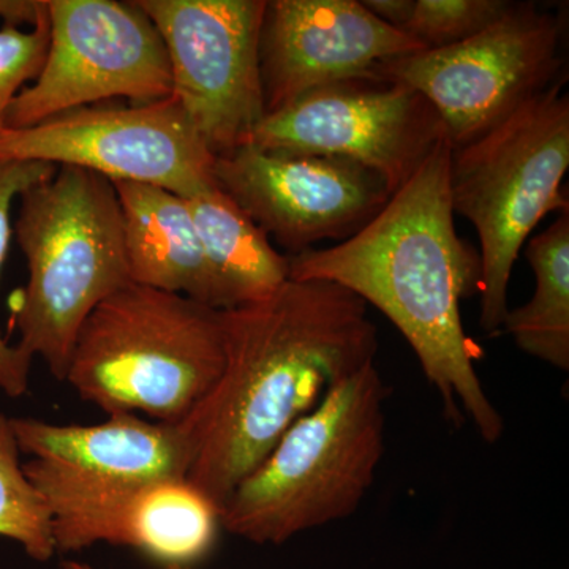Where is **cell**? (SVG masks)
<instances>
[{"mask_svg": "<svg viewBox=\"0 0 569 569\" xmlns=\"http://www.w3.org/2000/svg\"><path fill=\"white\" fill-rule=\"evenodd\" d=\"M0 160L92 171L112 182L163 187L183 198L216 183V156L174 99L89 104L0 134Z\"/></svg>", "mask_w": 569, "mask_h": 569, "instance_id": "obj_10", "label": "cell"}, {"mask_svg": "<svg viewBox=\"0 0 569 569\" xmlns=\"http://www.w3.org/2000/svg\"><path fill=\"white\" fill-rule=\"evenodd\" d=\"M220 313L222 373L179 426L192 447L187 481L222 511L299 418L376 361L378 331L361 298L326 280L290 279Z\"/></svg>", "mask_w": 569, "mask_h": 569, "instance_id": "obj_1", "label": "cell"}, {"mask_svg": "<svg viewBox=\"0 0 569 569\" xmlns=\"http://www.w3.org/2000/svg\"><path fill=\"white\" fill-rule=\"evenodd\" d=\"M20 456L11 418L0 413V537L20 542L31 559L48 561L56 553L51 512Z\"/></svg>", "mask_w": 569, "mask_h": 569, "instance_id": "obj_19", "label": "cell"}, {"mask_svg": "<svg viewBox=\"0 0 569 569\" xmlns=\"http://www.w3.org/2000/svg\"><path fill=\"white\" fill-rule=\"evenodd\" d=\"M62 569H96L92 567H89V565L82 563V561L77 560H67L62 563ZM164 569H193L190 567H168Z\"/></svg>", "mask_w": 569, "mask_h": 569, "instance_id": "obj_25", "label": "cell"}, {"mask_svg": "<svg viewBox=\"0 0 569 569\" xmlns=\"http://www.w3.org/2000/svg\"><path fill=\"white\" fill-rule=\"evenodd\" d=\"M361 2L373 17L399 31L406 28L415 6V0H361Z\"/></svg>", "mask_w": 569, "mask_h": 569, "instance_id": "obj_23", "label": "cell"}, {"mask_svg": "<svg viewBox=\"0 0 569 569\" xmlns=\"http://www.w3.org/2000/svg\"><path fill=\"white\" fill-rule=\"evenodd\" d=\"M22 467L50 509L56 552L110 542L164 568H193L216 546L220 509L187 479L126 485L40 459Z\"/></svg>", "mask_w": 569, "mask_h": 569, "instance_id": "obj_12", "label": "cell"}, {"mask_svg": "<svg viewBox=\"0 0 569 569\" xmlns=\"http://www.w3.org/2000/svg\"><path fill=\"white\" fill-rule=\"evenodd\" d=\"M569 97L553 82L515 114L452 149V211L473 224L481 261V316L488 335L503 328L508 287L520 250L550 212L569 211Z\"/></svg>", "mask_w": 569, "mask_h": 569, "instance_id": "obj_6", "label": "cell"}, {"mask_svg": "<svg viewBox=\"0 0 569 569\" xmlns=\"http://www.w3.org/2000/svg\"><path fill=\"white\" fill-rule=\"evenodd\" d=\"M447 137L421 93L377 73L348 78L269 112L249 142L266 152L351 160L399 190Z\"/></svg>", "mask_w": 569, "mask_h": 569, "instance_id": "obj_9", "label": "cell"}, {"mask_svg": "<svg viewBox=\"0 0 569 569\" xmlns=\"http://www.w3.org/2000/svg\"><path fill=\"white\" fill-rule=\"evenodd\" d=\"M422 50L359 0H266L260 31L266 114L316 89L365 77L381 63Z\"/></svg>", "mask_w": 569, "mask_h": 569, "instance_id": "obj_14", "label": "cell"}, {"mask_svg": "<svg viewBox=\"0 0 569 569\" xmlns=\"http://www.w3.org/2000/svg\"><path fill=\"white\" fill-rule=\"evenodd\" d=\"M13 224L28 283L11 301L17 346L66 380L81 326L100 302L132 282L114 182L58 167L18 198Z\"/></svg>", "mask_w": 569, "mask_h": 569, "instance_id": "obj_3", "label": "cell"}, {"mask_svg": "<svg viewBox=\"0 0 569 569\" xmlns=\"http://www.w3.org/2000/svg\"><path fill=\"white\" fill-rule=\"evenodd\" d=\"M44 0H0V20L3 26H32L39 20Z\"/></svg>", "mask_w": 569, "mask_h": 569, "instance_id": "obj_24", "label": "cell"}, {"mask_svg": "<svg viewBox=\"0 0 569 569\" xmlns=\"http://www.w3.org/2000/svg\"><path fill=\"white\" fill-rule=\"evenodd\" d=\"M162 37L171 96L213 156L249 142L264 118L260 31L266 0H137Z\"/></svg>", "mask_w": 569, "mask_h": 569, "instance_id": "obj_11", "label": "cell"}, {"mask_svg": "<svg viewBox=\"0 0 569 569\" xmlns=\"http://www.w3.org/2000/svg\"><path fill=\"white\" fill-rule=\"evenodd\" d=\"M526 257L533 269V296L508 310L505 331L523 353L568 372L569 211L530 239Z\"/></svg>", "mask_w": 569, "mask_h": 569, "instance_id": "obj_18", "label": "cell"}, {"mask_svg": "<svg viewBox=\"0 0 569 569\" xmlns=\"http://www.w3.org/2000/svg\"><path fill=\"white\" fill-rule=\"evenodd\" d=\"M224 365L222 313L187 296L129 283L81 326L66 381L108 415L179 425Z\"/></svg>", "mask_w": 569, "mask_h": 569, "instance_id": "obj_5", "label": "cell"}, {"mask_svg": "<svg viewBox=\"0 0 569 569\" xmlns=\"http://www.w3.org/2000/svg\"><path fill=\"white\" fill-rule=\"evenodd\" d=\"M451 156L443 138L358 233L290 257V279L337 283L377 307L417 355L448 421L459 427L470 419L486 443H497L503 417L479 380V351L460 313L479 290L481 261L456 231Z\"/></svg>", "mask_w": 569, "mask_h": 569, "instance_id": "obj_2", "label": "cell"}, {"mask_svg": "<svg viewBox=\"0 0 569 569\" xmlns=\"http://www.w3.org/2000/svg\"><path fill=\"white\" fill-rule=\"evenodd\" d=\"M561 36L557 14L535 2H512L478 36L400 56L373 73L425 96L440 116L449 144L458 149L561 80Z\"/></svg>", "mask_w": 569, "mask_h": 569, "instance_id": "obj_7", "label": "cell"}, {"mask_svg": "<svg viewBox=\"0 0 569 569\" xmlns=\"http://www.w3.org/2000/svg\"><path fill=\"white\" fill-rule=\"evenodd\" d=\"M132 282L217 307L216 287L189 203L142 182H114Z\"/></svg>", "mask_w": 569, "mask_h": 569, "instance_id": "obj_16", "label": "cell"}, {"mask_svg": "<svg viewBox=\"0 0 569 569\" xmlns=\"http://www.w3.org/2000/svg\"><path fill=\"white\" fill-rule=\"evenodd\" d=\"M508 0H415L406 32L425 50H440L471 39L500 20Z\"/></svg>", "mask_w": 569, "mask_h": 569, "instance_id": "obj_21", "label": "cell"}, {"mask_svg": "<svg viewBox=\"0 0 569 569\" xmlns=\"http://www.w3.org/2000/svg\"><path fill=\"white\" fill-rule=\"evenodd\" d=\"M213 179L288 257L346 241L391 198L387 182L351 160L287 156L252 144L216 157Z\"/></svg>", "mask_w": 569, "mask_h": 569, "instance_id": "obj_13", "label": "cell"}, {"mask_svg": "<svg viewBox=\"0 0 569 569\" xmlns=\"http://www.w3.org/2000/svg\"><path fill=\"white\" fill-rule=\"evenodd\" d=\"M389 387L376 361L299 418L220 511L222 529L254 545L351 518L376 481L387 443Z\"/></svg>", "mask_w": 569, "mask_h": 569, "instance_id": "obj_4", "label": "cell"}, {"mask_svg": "<svg viewBox=\"0 0 569 569\" xmlns=\"http://www.w3.org/2000/svg\"><path fill=\"white\" fill-rule=\"evenodd\" d=\"M11 427L21 452L32 459L107 481L186 479L192 463V447L181 426L144 421L133 413L110 415L93 426L11 418Z\"/></svg>", "mask_w": 569, "mask_h": 569, "instance_id": "obj_15", "label": "cell"}, {"mask_svg": "<svg viewBox=\"0 0 569 569\" xmlns=\"http://www.w3.org/2000/svg\"><path fill=\"white\" fill-rule=\"evenodd\" d=\"M56 170L58 167L51 163L0 160V274L13 236L11 209L14 201L33 183L51 178ZM32 361L31 356L11 346L0 332V391L13 399L24 396L31 387Z\"/></svg>", "mask_w": 569, "mask_h": 569, "instance_id": "obj_20", "label": "cell"}, {"mask_svg": "<svg viewBox=\"0 0 569 569\" xmlns=\"http://www.w3.org/2000/svg\"><path fill=\"white\" fill-rule=\"evenodd\" d=\"M211 269L219 310L261 301L290 280V257L217 186L186 198Z\"/></svg>", "mask_w": 569, "mask_h": 569, "instance_id": "obj_17", "label": "cell"}, {"mask_svg": "<svg viewBox=\"0 0 569 569\" xmlns=\"http://www.w3.org/2000/svg\"><path fill=\"white\" fill-rule=\"evenodd\" d=\"M50 43V18L44 0L39 20L29 31L14 26L0 28V134L7 130L10 103L36 80Z\"/></svg>", "mask_w": 569, "mask_h": 569, "instance_id": "obj_22", "label": "cell"}, {"mask_svg": "<svg viewBox=\"0 0 569 569\" xmlns=\"http://www.w3.org/2000/svg\"><path fill=\"white\" fill-rule=\"evenodd\" d=\"M47 56L36 80L10 103L7 129H28L108 100L170 99L167 48L137 0H47Z\"/></svg>", "mask_w": 569, "mask_h": 569, "instance_id": "obj_8", "label": "cell"}]
</instances>
